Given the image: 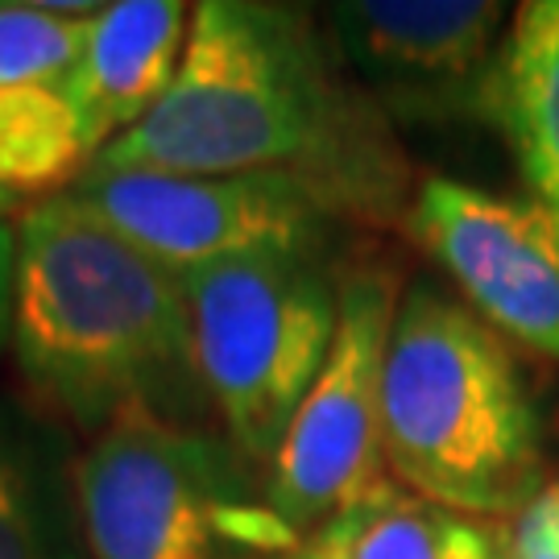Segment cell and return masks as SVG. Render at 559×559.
Wrapping results in <instances>:
<instances>
[{"label": "cell", "instance_id": "2", "mask_svg": "<svg viewBox=\"0 0 559 559\" xmlns=\"http://www.w3.org/2000/svg\"><path fill=\"white\" fill-rule=\"evenodd\" d=\"M17 224L9 353L46 419L83 440L154 415L212 423L187 286L83 212L71 195L29 203Z\"/></svg>", "mask_w": 559, "mask_h": 559}, {"label": "cell", "instance_id": "18", "mask_svg": "<svg viewBox=\"0 0 559 559\" xmlns=\"http://www.w3.org/2000/svg\"><path fill=\"white\" fill-rule=\"evenodd\" d=\"M282 559H344V556H340L336 547L323 539V535H307L295 551H286Z\"/></svg>", "mask_w": 559, "mask_h": 559}, {"label": "cell", "instance_id": "10", "mask_svg": "<svg viewBox=\"0 0 559 559\" xmlns=\"http://www.w3.org/2000/svg\"><path fill=\"white\" fill-rule=\"evenodd\" d=\"M187 34L191 4L182 0H117L96 17L83 59L59 83L92 154L158 108L179 75Z\"/></svg>", "mask_w": 559, "mask_h": 559}, {"label": "cell", "instance_id": "3", "mask_svg": "<svg viewBox=\"0 0 559 559\" xmlns=\"http://www.w3.org/2000/svg\"><path fill=\"white\" fill-rule=\"evenodd\" d=\"M385 473L473 519H514L539 493V406L510 340L427 282L399 299L381 378Z\"/></svg>", "mask_w": 559, "mask_h": 559}, {"label": "cell", "instance_id": "4", "mask_svg": "<svg viewBox=\"0 0 559 559\" xmlns=\"http://www.w3.org/2000/svg\"><path fill=\"white\" fill-rule=\"evenodd\" d=\"M87 559H282L299 535L216 423H112L80 452Z\"/></svg>", "mask_w": 559, "mask_h": 559}, {"label": "cell", "instance_id": "11", "mask_svg": "<svg viewBox=\"0 0 559 559\" xmlns=\"http://www.w3.org/2000/svg\"><path fill=\"white\" fill-rule=\"evenodd\" d=\"M0 559H87L71 431L9 394H0Z\"/></svg>", "mask_w": 559, "mask_h": 559}, {"label": "cell", "instance_id": "7", "mask_svg": "<svg viewBox=\"0 0 559 559\" xmlns=\"http://www.w3.org/2000/svg\"><path fill=\"white\" fill-rule=\"evenodd\" d=\"M67 195L179 278L265 253L328 258L336 228V212L290 175L87 170Z\"/></svg>", "mask_w": 559, "mask_h": 559}, {"label": "cell", "instance_id": "19", "mask_svg": "<svg viewBox=\"0 0 559 559\" xmlns=\"http://www.w3.org/2000/svg\"><path fill=\"white\" fill-rule=\"evenodd\" d=\"M13 207H17V200H13V195H4V191H0V224H4V216H9V212H13Z\"/></svg>", "mask_w": 559, "mask_h": 559}, {"label": "cell", "instance_id": "17", "mask_svg": "<svg viewBox=\"0 0 559 559\" xmlns=\"http://www.w3.org/2000/svg\"><path fill=\"white\" fill-rule=\"evenodd\" d=\"M13 295H17V224H0V357L13 340Z\"/></svg>", "mask_w": 559, "mask_h": 559}, {"label": "cell", "instance_id": "16", "mask_svg": "<svg viewBox=\"0 0 559 559\" xmlns=\"http://www.w3.org/2000/svg\"><path fill=\"white\" fill-rule=\"evenodd\" d=\"M498 559H559V477L501 526Z\"/></svg>", "mask_w": 559, "mask_h": 559}, {"label": "cell", "instance_id": "14", "mask_svg": "<svg viewBox=\"0 0 559 559\" xmlns=\"http://www.w3.org/2000/svg\"><path fill=\"white\" fill-rule=\"evenodd\" d=\"M80 117L62 87H4L0 92V191L13 200L67 195L92 170Z\"/></svg>", "mask_w": 559, "mask_h": 559}, {"label": "cell", "instance_id": "15", "mask_svg": "<svg viewBox=\"0 0 559 559\" xmlns=\"http://www.w3.org/2000/svg\"><path fill=\"white\" fill-rule=\"evenodd\" d=\"M96 21L55 17L38 0H0V92L59 87L87 50Z\"/></svg>", "mask_w": 559, "mask_h": 559}, {"label": "cell", "instance_id": "9", "mask_svg": "<svg viewBox=\"0 0 559 559\" xmlns=\"http://www.w3.org/2000/svg\"><path fill=\"white\" fill-rule=\"evenodd\" d=\"M402 224L493 332L559 365L556 212L531 195L431 175L415 187Z\"/></svg>", "mask_w": 559, "mask_h": 559}, {"label": "cell", "instance_id": "13", "mask_svg": "<svg viewBox=\"0 0 559 559\" xmlns=\"http://www.w3.org/2000/svg\"><path fill=\"white\" fill-rule=\"evenodd\" d=\"M316 535L344 559H498L501 526L411 493L385 477Z\"/></svg>", "mask_w": 559, "mask_h": 559}, {"label": "cell", "instance_id": "6", "mask_svg": "<svg viewBox=\"0 0 559 559\" xmlns=\"http://www.w3.org/2000/svg\"><path fill=\"white\" fill-rule=\"evenodd\" d=\"M399 299V282L381 265L340 274L332 353L265 473V498L299 539L390 477L381 452V378Z\"/></svg>", "mask_w": 559, "mask_h": 559}, {"label": "cell", "instance_id": "12", "mask_svg": "<svg viewBox=\"0 0 559 559\" xmlns=\"http://www.w3.org/2000/svg\"><path fill=\"white\" fill-rule=\"evenodd\" d=\"M493 124L519 162L526 195L559 216V0H531L510 17Z\"/></svg>", "mask_w": 559, "mask_h": 559}, {"label": "cell", "instance_id": "5", "mask_svg": "<svg viewBox=\"0 0 559 559\" xmlns=\"http://www.w3.org/2000/svg\"><path fill=\"white\" fill-rule=\"evenodd\" d=\"M212 415L261 473L332 353L340 278L328 258L265 253L182 278Z\"/></svg>", "mask_w": 559, "mask_h": 559}, {"label": "cell", "instance_id": "8", "mask_svg": "<svg viewBox=\"0 0 559 559\" xmlns=\"http://www.w3.org/2000/svg\"><path fill=\"white\" fill-rule=\"evenodd\" d=\"M510 17L498 0H344L328 34L348 75L390 120L493 124Z\"/></svg>", "mask_w": 559, "mask_h": 559}, {"label": "cell", "instance_id": "1", "mask_svg": "<svg viewBox=\"0 0 559 559\" xmlns=\"http://www.w3.org/2000/svg\"><path fill=\"white\" fill-rule=\"evenodd\" d=\"M344 71L299 4L203 0L170 92L92 170L290 175L336 221H406L411 166L390 117Z\"/></svg>", "mask_w": 559, "mask_h": 559}]
</instances>
